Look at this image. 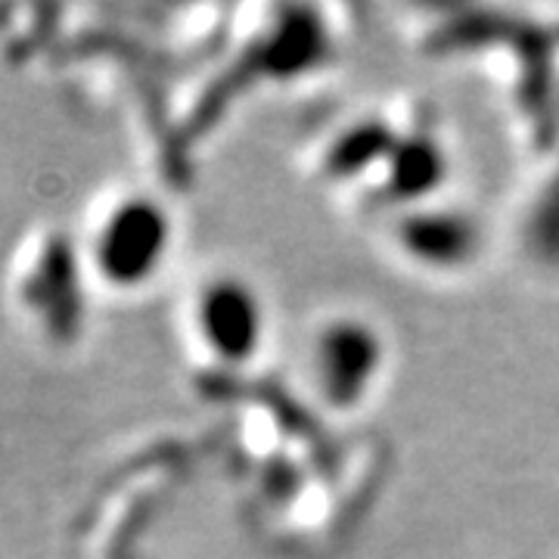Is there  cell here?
Here are the masks:
<instances>
[{
  "label": "cell",
  "mask_w": 559,
  "mask_h": 559,
  "mask_svg": "<svg viewBox=\"0 0 559 559\" xmlns=\"http://www.w3.org/2000/svg\"><path fill=\"white\" fill-rule=\"evenodd\" d=\"M159 246V218L146 205H121L100 230L97 259L109 280L134 283L146 277L150 261L156 259Z\"/></svg>",
  "instance_id": "obj_1"
}]
</instances>
